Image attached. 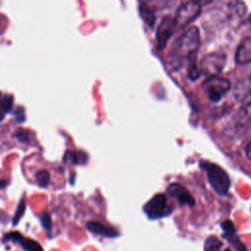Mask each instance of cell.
<instances>
[{
    "instance_id": "14",
    "label": "cell",
    "mask_w": 251,
    "mask_h": 251,
    "mask_svg": "<svg viewBox=\"0 0 251 251\" xmlns=\"http://www.w3.org/2000/svg\"><path fill=\"white\" fill-rule=\"evenodd\" d=\"M197 53L192 55L191 57L188 58V67H187V75L189 76L190 79L192 80H195L197 79L201 73H200V70H199V64L197 63Z\"/></svg>"
},
{
    "instance_id": "6",
    "label": "cell",
    "mask_w": 251,
    "mask_h": 251,
    "mask_svg": "<svg viewBox=\"0 0 251 251\" xmlns=\"http://www.w3.org/2000/svg\"><path fill=\"white\" fill-rule=\"evenodd\" d=\"M172 207L168 204L165 194H156L144 206L146 215L153 220L168 216L172 212Z\"/></svg>"
},
{
    "instance_id": "7",
    "label": "cell",
    "mask_w": 251,
    "mask_h": 251,
    "mask_svg": "<svg viewBox=\"0 0 251 251\" xmlns=\"http://www.w3.org/2000/svg\"><path fill=\"white\" fill-rule=\"evenodd\" d=\"M220 11L229 20L240 19L246 13V6L242 0H221Z\"/></svg>"
},
{
    "instance_id": "15",
    "label": "cell",
    "mask_w": 251,
    "mask_h": 251,
    "mask_svg": "<svg viewBox=\"0 0 251 251\" xmlns=\"http://www.w3.org/2000/svg\"><path fill=\"white\" fill-rule=\"evenodd\" d=\"M18 242L21 243L23 248L25 249L26 251H43V248L39 243H37L33 239L23 237V235L19 238Z\"/></svg>"
},
{
    "instance_id": "26",
    "label": "cell",
    "mask_w": 251,
    "mask_h": 251,
    "mask_svg": "<svg viewBox=\"0 0 251 251\" xmlns=\"http://www.w3.org/2000/svg\"><path fill=\"white\" fill-rule=\"evenodd\" d=\"M7 184V181L5 180H0V187H4Z\"/></svg>"
},
{
    "instance_id": "28",
    "label": "cell",
    "mask_w": 251,
    "mask_h": 251,
    "mask_svg": "<svg viewBox=\"0 0 251 251\" xmlns=\"http://www.w3.org/2000/svg\"><path fill=\"white\" fill-rule=\"evenodd\" d=\"M248 79L251 81V70H250V74H249V77H248Z\"/></svg>"
},
{
    "instance_id": "29",
    "label": "cell",
    "mask_w": 251,
    "mask_h": 251,
    "mask_svg": "<svg viewBox=\"0 0 251 251\" xmlns=\"http://www.w3.org/2000/svg\"><path fill=\"white\" fill-rule=\"evenodd\" d=\"M249 21H250V22H251V16H250V18H249Z\"/></svg>"
},
{
    "instance_id": "20",
    "label": "cell",
    "mask_w": 251,
    "mask_h": 251,
    "mask_svg": "<svg viewBox=\"0 0 251 251\" xmlns=\"http://www.w3.org/2000/svg\"><path fill=\"white\" fill-rule=\"evenodd\" d=\"M13 107V97L11 95H4L0 99V110L3 112H9Z\"/></svg>"
},
{
    "instance_id": "30",
    "label": "cell",
    "mask_w": 251,
    "mask_h": 251,
    "mask_svg": "<svg viewBox=\"0 0 251 251\" xmlns=\"http://www.w3.org/2000/svg\"><path fill=\"white\" fill-rule=\"evenodd\" d=\"M226 251H230V250H229V249H226Z\"/></svg>"
},
{
    "instance_id": "18",
    "label": "cell",
    "mask_w": 251,
    "mask_h": 251,
    "mask_svg": "<svg viewBox=\"0 0 251 251\" xmlns=\"http://www.w3.org/2000/svg\"><path fill=\"white\" fill-rule=\"evenodd\" d=\"M35 179L41 187H46L50 181V175L46 170H40L35 174Z\"/></svg>"
},
{
    "instance_id": "5",
    "label": "cell",
    "mask_w": 251,
    "mask_h": 251,
    "mask_svg": "<svg viewBox=\"0 0 251 251\" xmlns=\"http://www.w3.org/2000/svg\"><path fill=\"white\" fill-rule=\"evenodd\" d=\"M201 5L196 0H190L182 4L176 11L174 19L175 27L182 28L191 24L200 14Z\"/></svg>"
},
{
    "instance_id": "2",
    "label": "cell",
    "mask_w": 251,
    "mask_h": 251,
    "mask_svg": "<svg viewBox=\"0 0 251 251\" xmlns=\"http://www.w3.org/2000/svg\"><path fill=\"white\" fill-rule=\"evenodd\" d=\"M200 167L206 172L208 181L212 188L220 195L226 194L230 186V179L226 171L219 165L209 161H202Z\"/></svg>"
},
{
    "instance_id": "10",
    "label": "cell",
    "mask_w": 251,
    "mask_h": 251,
    "mask_svg": "<svg viewBox=\"0 0 251 251\" xmlns=\"http://www.w3.org/2000/svg\"><path fill=\"white\" fill-rule=\"evenodd\" d=\"M235 61L239 65L251 63V37H245L235 52Z\"/></svg>"
},
{
    "instance_id": "9",
    "label": "cell",
    "mask_w": 251,
    "mask_h": 251,
    "mask_svg": "<svg viewBox=\"0 0 251 251\" xmlns=\"http://www.w3.org/2000/svg\"><path fill=\"white\" fill-rule=\"evenodd\" d=\"M168 192L173 197L176 198L180 204H185L188 206H193L195 204V200L193 196L190 194V192L185 187L178 183H172L168 187Z\"/></svg>"
},
{
    "instance_id": "4",
    "label": "cell",
    "mask_w": 251,
    "mask_h": 251,
    "mask_svg": "<svg viewBox=\"0 0 251 251\" xmlns=\"http://www.w3.org/2000/svg\"><path fill=\"white\" fill-rule=\"evenodd\" d=\"M203 89L212 102H219L224 95L230 89V82L225 77L211 76L203 83Z\"/></svg>"
},
{
    "instance_id": "3",
    "label": "cell",
    "mask_w": 251,
    "mask_h": 251,
    "mask_svg": "<svg viewBox=\"0 0 251 251\" xmlns=\"http://www.w3.org/2000/svg\"><path fill=\"white\" fill-rule=\"evenodd\" d=\"M226 64V55L221 52H212L205 55L199 62L201 75L208 77L217 76L224 69Z\"/></svg>"
},
{
    "instance_id": "24",
    "label": "cell",
    "mask_w": 251,
    "mask_h": 251,
    "mask_svg": "<svg viewBox=\"0 0 251 251\" xmlns=\"http://www.w3.org/2000/svg\"><path fill=\"white\" fill-rule=\"evenodd\" d=\"M246 156L248 157L249 160H251V141L248 143L246 147Z\"/></svg>"
},
{
    "instance_id": "23",
    "label": "cell",
    "mask_w": 251,
    "mask_h": 251,
    "mask_svg": "<svg viewBox=\"0 0 251 251\" xmlns=\"http://www.w3.org/2000/svg\"><path fill=\"white\" fill-rule=\"evenodd\" d=\"M223 229L225 230V233H228V232H234L235 228H234V225L231 221H226L222 224Z\"/></svg>"
},
{
    "instance_id": "27",
    "label": "cell",
    "mask_w": 251,
    "mask_h": 251,
    "mask_svg": "<svg viewBox=\"0 0 251 251\" xmlns=\"http://www.w3.org/2000/svg\"><path fill=\"white\" fill-rule=\"evenodd\" d=\"M3 119H4V114H3L2 111H0V122H1Z\"/></svg>"
},
{
    "instance_id": "17",
    "label": "cell",
    "mask_w": 251,
    "mask_h": 251,
    "mask_svg": "<svg viewBox=\"0 0 251 251\" xmlns=\"http://www.w3.org/2000/svg\"><path fill=\"white\" fill-rule=\"evenodd\" d=\"M222 242L219 240V238L215 236H210L205 241L204 249L205 251H219L222 247Z\"/></svg>"
},
{
    "instance_id": "12",
    "label": "cell",
    "mask_w": 251,
    "mask_h": 251,
    "mask_svg": "<svg viewBox=\"0 0 251 251\" xmlns=\"http://www.w3.org/2000/svg\"><path fill=\"white\" fill-rule=\"evenodd\" d=\"M236 125L239 126H251V101L247 102L238 110Z\"/></svg>"
},
{
    "instance_id": "11",
    "label": "cell",
    "mask_w": 251,
    "mask_h": 251,
    "mask_svg": "<svg viewBox=\"0 0 251 251\" xmlns=\"http://www.w3.org/2000/svg\"><path fill=\"white\" fill-rule=\"evenodd\" d=\"M87 228L96 234H100L103 236H108V237H113L118 235V231H116L114 228L106 226L105 225L98 223V222H89L86 225Z\"/></svg>"
},
{
    "instance_id": "13",
    "label": "cell",
    "mask_w": 251,
    "mask_h": 251,
    "mask_svg": "<svg viewBox=\"0 0 251 251\" xmlns=\"http://www.w3.org/2000/svg\"><path fill=\"white\" fill-rule=\"evenodd\" d=\"M251 81L248 79L247 81H238V83L236 84L235 88H234V95L236 97L237 100H244L247 97H249L251 95Z\"/></svg>"
},
{
    "instance_id": "22",
    "label": "cell",
    "mask_w": 251,
    "mask_h": 251,
    "mask_svg": "<svg viewBox=\"0 0 251 251\" xmlns=\"http://www.w3.org/2000/svg\"><path fill=\"white\" fill-rule=\"evenodd\" d=\"M41 224L42 226H44V228L50 230L51 229V226H52V221H51V218L49 216V214H43L41 216Z\"/></svg>"
},
{
    "instance_id": "25",
    "label": "cell",
    "mask_w": 251,
    "mask_h": 251,
    "mask_svg": "<svg viewBox=\"0 0 251 251\" xmlns=\"http://www.w3.org/2000/svg\"><path fill=\"white\" fill-rule=\"evenodd\" d=\"M196 1L202 6V5H207V4L211 3L213 0H196Z\"/></svg>"
},
{
    "instance_id": "1",
    "label": "cell",
    "mask_w": 251,
    "mask_h": 251,
    "mask_svg": "<svg viewBox=\"0 0 251 251\" xmlns=\"http://www.w3.org/2000/svg\"><path fill=\"white\" fill-rule=\"evenodd\" d=\"M200 46V33L196 26L187 28L175 42L169 56V63L172 68L178 69L184 60L197 53Z\"/></svg>"
},
{
    "instance_id": "16",
    "label": "cell",
    "mask_w": 251,
    "mask_h": 251,
    "mask_svg": "<svg viewBox=\"0 0 251 251\" xmlns=\"http://www.w3.org/2000/svg\"><path fill=\"white\" fill-rule=\"evenodd\" d=\"M140 11V16L142 17L143 21L150 26H153L155 24V15L154 13L150 10V8L146 4H141L139 7Z\"/></svg>"
},
{
    "instance_id": "8",
    "label": "cell",
    "mask_w": 251,
    "mask_h": 251,
    "mask_svg": "<svg viewBox=\"0 0 251 251\" xmlns=\"http://www.w3.org/2000/svg\"><path fill=\"white\" fill-rule=\"evenodd\" d=\"M174 28H175L174 20L170 17L164 18L156 31V39L160 49H163L166 47L171 35L173 34Z\"/></svg>"
},
{
    "instance_id": "19",
    "label": "cell",
    "mask_w": 251,
    "mask_h": 251,
    "mask_svg": "<svg viewBox=\"0 0 251 251\" xmlns=\"http://www.w3.org/2000/svg\"><path fill=\"white\" fill-rule=\"evenodd\" d=\"M70 160L74 164H83L87 160V156L82 151L77 152H70Z\"/></svg>"
},
{
    "instance_id": "21",
    "label": "cell",
    "mask_w": 251,
    "mask_h": 251,
    "mask_svg": "<svg viewBox=\"0 0 251 251\" xmlns=\"http://www.w3.org/2000/svg\"><path fill=\"white\" fill-rule=\"evenodd\" d=\"M25 199H22L21 202H20L19 205H18V208H17L16 214H15V217H14V219H13V225L17 224V223L19 222V220L22 218V216L24 215V212H25Z\"/></svg>"
}]
</instances>
